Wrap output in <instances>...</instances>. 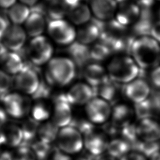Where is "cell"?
<instances>
[{
    "mask_svg": "<svg viewBox=\"0 0 160 160\" xmlns=\"http://www.w3.org/2000/svg\"><path fill=\"white\" fill-rule=\"evenodd\" d=\"M31 148L34 152L37 159L39 160L48 158L51 151L50 144L42 142L39 139L34 142Z\"/></svg>",
    "mask_w": 160,
    "mask_h": 160,
    "instance_id": "cell-38",
    "label": "cell"
},
{
    "mask_svg": "<svg viewBox=\"0 0 160 160\" xmlns=\"http://www.w3.org/2000/svg\"><path fill=\"white\" fill-rule=\"evenodd\" d=\"M96 160H116V159L111 158V156H109V155H108L106 153V154H102L100 156H97Z\"/></svg>",
    "mask_w": 160,
    "mask_h": 160,
    "instance_id": "cell-50",
    "label": "cell"
},
{
    "mask_svg": "<svg viewBox=\"0 0 160 160\" xmlns=\"http://www.w3.org/2000/svg\"><path fill=\"white\" fill-rule=\"evenodd\" d=\"M94 96V88L84 81L72 84L65 94L67 101L76 106H84Z\"/></svg>",
    "mask_w": 160,
    "mask_h": 160,
    "instance_id": "cell-13",
    "label": "cell"
},
{
    "mask_svg": "<svg viewBox=\"0 0 160 160\" xmlns=\"http://www.w3.org/2000/svg\"><path fill=\"white\" fill-rule=\"evenodd\" d=\"M135 131L138 139L146 142L160 141V124L154 117L137 119Z\"/></svg>",
    "mask_w": 160,
    "mask_h": 160,
    "instance_id": "cell-15",
    "label": "cell"
},
{
    "mask_svg": "<svg viewBox=\"0 0 160 160\" xmlns=\"http://www.w3.org/2000/svg\"><path fill=\"white\" fill-rule=\"evenodd\" d=\"M109 79L118 84L124 85L139 77L141 69L130 55H116L106 66Z\"/></svg>",
    "mask_w": 160,
    "mask_h": 160,
    "instance_id": "cell-3",
    "label": "cell"
},
{
    "mask_svg": "<svg viewBox=\"0 0 160 160\" xmlns=\"http://www.w3.org/2000/svg\"><path fill=\"white\" fill-rule=\"evenodd\" d=\"M31 12L30 8L22 3H15L8 11V16L13 24L25 22Z\"/></svg>",
    "mask_w": 160,
    "mask_h": 160,
    "instance_id": "cell-31",
    "label": "cell"
},
{
    "mask_svg": "<svg viewBox=\"0 0 160 160\" xmlns=\"http://www.w3.org/2000/svg\"><path fill=\"white\" fill-rule=\"evenodd\" d=\"M12 160H37L32 148L26 145H21L11 152Z\"/></svg>",
    "mask_w": 160,
    "mask_h": 160,
    "instance_id": "cell-37",
    "label": "cell"
},
{
    "mask_svg": "<svg viewBox=\"0 0 160 160\" xmlns=\"http://www.w3.org/2000/svg\"><path fill=\"white\" fill-rule=\"evenodd\" d=\"M89 53L91 60L100 62L107 59L111 55L112 51L108 46L99 41L89 46Z\"/></svg>",
    "mask_w": 160,
    "mask_h": 160,
    "instance_id": "cell-32",
    "label": "cell"
},
{
    "mask_svg": "<svg viewBox=\"0 0 160 160\" xmlns=\"http://www.w3.org/2000/svg\"><path fill=\"white\" fill-rule=\"evenodd\" d=\"M116 84V82L108 79L98 86L93 88L95 96L101 98L111 103V101L116 99L118 94Z\"/></svg>",
    "mask_w": 160,
    "mask_h": 160,
    "instance_id": "cell-29",
    "label": "cell"
},
{
    "mask_svg": "<svg viewBox=\"0 0 160 160\" xmlns=\"http://www.w3.org/2000/svg\"><path fill=\"white\" fill-rule=\"evenodd\" d=\"M151 85L160 90V64L152 68L149 74Z\"/></svg>",
    "mask_w": 160,
    "mask_h": 160,
    "instance_id": "cell-40",
    "label": "cell"
},
{
    "mask_svg": "<svg viewBox=\"0 0 160 160\" xmlns=\"http://www.w3.org/2000/svg\"><path fill=\"white\" fill-rule=\"evenodd\" d=\"M4 71L10 75H16L25 66L22 58L17 52H8L1 61Z\"/></svg>",
    "mask_w": 160,
    "mask_h": 160,
    "instance_id": "cell-27",
    "label": "cell"
},
{
    "mask_svg": "<svg viewBox=\"0 0 160 160\" xmlns=\"http://www.w3.org/2000/svg\"><path fill=\"white\" fill-rule=\"evenodd\" d=\"M83 76L84 81L92 88H95L109 79L106 67L100 62H91L84 66Z\"/></svg>",
    "mask_w": 160,
    "mask_h": 160,
    "instance_id": "cell-22",
    "label": "cell"
},
{
    "mask_svg": "<svg viewBox=\"0 0 160 160\" xmlns=\"http://www.w3.org/2000/svg\"><path fill=\"white\" fill-rule=\"evenodd\" d=\"M156 114H157V116L156 118V119L158 120V121L159 122L160 124V109H159L157 112H156Z\"/></svg>",
    "mask_w": 160,
    "mask_h": 160,
    "instance_id": "cell-52",
    "label": "cell"
},
{
    "mask_svg": "<svg viewBox=\"0 0 160 160\" xmlns=\"http://www.w3.org/2000/svg\"><path fill=\"white\" fill-rule=\"evenodd\" d=\"M30 113L31 118L38 122L46 121L49 116H51L52 111H50L48 106L43 101H38L31 106Z\"/></svg>",
    "mask_w": 160,
    "mask_h": 160,
    "instance_id": "cell-33",
    "label": "cell"
},
{
    "mask_svg": "<svg viewBox=\"0 0 160 160\" xmlns=\"http://www.w3.org/2000/svg\"><path fill=\"white\" fill-rule=\"evenodd\" d=\"M119 160H149V158L143 154L132 149Z\"/></svg>",
    "mask_w": 160,
    "mask_h": 160,
    "instance_id": "cell-41",
    "label": "cell"
},
{
    "mask_svg": "<svg viewBox=\"0 0 160 160\" xmlns=\"http://www.w3.org/2000/svg\"><path fill=\"white\" fill-rule=\"evenodd\" d=\"M72 119L71 105L67 101L65 94L58 97L52 108L51 121L56 126L61 128L70 125Z\"/></svg>",
    "mask_w": 160,
    "mask_h": 160,
    "instance_id": "cell-16",
    "label": "cell"
},
{
    "mask_svg": "<svg viewBox=\"0 0 160 160\" xmlns=\"http://www.w3.org/2000/svg\"><path fill=\"white\" fill-rule=\"evenodd\" d=\"M131 150V143L119 136L110 138L106 154L111 158L119 160Z\"/></svg>",
    "mask_w": 160,
    "mask_h": 160,
    "instance_id": "cell-25",
    "label": "cell"
},
{
    "mask_svg": "<svg viewBox=\"0 0 160 160\" xmlns=\"http://www.w3.org/2000/svg\"><path fill=\"white\" fill-rule=\"evenodd\" d=\"M67 16L69 22L77 26H82L91 21L92 14L89 6L82 2L68 9Z\"/></svg>",
    "mask_w": 160,
    "mask_h": 160,
    "instance_id": "cell-24",
    "label": "cell"
},
{
    "mask_svg": "<svg viewBox=\"0 0 160 160\" xmlns=\"http://www.w3.org/2000/svg\"><path fill=\"white\" fill-rule=\"evenodd\" d=\"M13 84L18 92L29 96L38 91L41 86V80L36 71L25 65L24 68L14 76Z\"/></svg>",
    "mask_w": 160,
    "mask_h": 160,
    "instance_id": "cell-10",
    "label": "cell"
},
{
    "mask_svg": "<svg viewBox=\"0 0 160 160\" xmlns=\"http://www.w3.org/2000/svg\"><path fill=\"white\" fill-rule=\"evenodd\" d=\"M2 108L8 116L14 119H21L30 113L31 102L28 96L19 92H11L2 98Z\"/></svg>",
    "mask_w": 160,
    "mask_h": 160,
    "instance_id": "cell-6",
    "label": "cell"
},
{
    "mask_svg": "<svg viewBox=\"0 0 160 160\" xmlns=\"http://www.w3.org/2000/svg\"><path fill=\"white\" fill-rule=\"evenodd\" d=\"M149 160H160V150L153 154L149 158Z\"/></svg>",
    "mask_w": 160,
    "mask_h": 160,
    "instance_id": "cell-51",
    "label": "cell"
},
{
    "mask_svg": "<svg viewBox=\"0 0 160 160\" xmlns=\"http://www.w3.org/2000/svg\"><path fill=\"white\" fill-rule=\"evenodd\" d=\"M0 141L3 146L16 148L21 146L24 135L21 126L14 123H6L0 129Z\"/></svg>",
    "mask_w": 160,
    "mask_h": 160,
    "instance_id": "cell-21",
    "label": "cell"
},
{
    "mask_svg": "<svg viewBox=\"0 0 160 160\" xmlns=\"http://www.w3.org/2000/svg\"><path fill=\"white\" fill-rule=\"evenodd\" d=\"M59 129L52 121H46L39 124L37 136L40 141L50 144L56 141Z\"/></svg>",
    "mask_w": 160,
    "mask_h": 160,
    "instance_id": "cell-30",
    "label": "cell"
},
{
    "mask_svg": "<svg viewBox=\"0 0 160 160\" xmlns=\"http://www.w3.org/2000/svg\"><path fill=\"white\" fill-rule=\"evenodd\" d=\"M55 141L58 149L69 156L78 154L84 149L83 135L72 125L59 128Z\"/></svg>",
    "mask_w": 160,
    "mask_h": 160,
    "instance_id": "cell-5",
    "label": "cell"
},
{
    "mask_svg": "<svg viewBox=\"0 0 160 160\" xmlns=\"http://www.w3.org/2000/svg\"><path fill=\"white\" fill-rule=\"evenodd\" d=\"M8 114L3 108L0 107V129L7 123Z\"/></svg>",
    "mask_w": 160,
    "mask_h": 160,
    "instance_id": "cell-45",
    "label": "cell"
},
{
    "mask_svg": "<svg viewBox=\"0 0 160 160\" xmlns=\"http://www.w3.org/2000/svg\"><path fill=\"white\" fill-rule=\"evenodd\" d=\"M31 12L24 22L26 33L32 38L41 36L46 28V11L42 6L30 8Z\"/></svg>",
    "mask_w": 160,
    "mask_h": 160,
    "instance_id": "cell-18",
    "label": "cell"
},
{
    "mask_svg": "<svg viewBox=\"0 0 160 160\" xmlns=\"http://www.w3.org/2000/svg\"><path fill=\"white\" fill-rule=\"evenodd\" d=\"M53 47L44 36L33 38L26 49L29 61L35 66H41L48 62L52 58Z\"/></svg>",
    "mask_w": 160,
    "mask_h": 160,
    "instance_id": "cell-8",
    "label": "cell"
},
{
    "mask_svg": "<svg viewBox=\"0 0 160 160\" xmlns=\"http://www.w3.org/2000/svg\"><path fill=\"white\" fill-rule=\"evenodd\" d=\"M84 149L94 156L106 153L110 138L106 131L94 128L83 135Z\"/></svg>",
    "mask_w": 160,
    "mask_h": 160,
    "instance_id": "cell-11",
    "label": "cell"
},
{
    "mask_svg": "<svg viewBox=\"0 0 160 160\" xmlns=\"http://www.w3.org/2000/svg\"><path fill=\"white\" fill-rule=\"evenodd\" d=\"M39 0H20L21 3L28 6H30L31 8L32 6H34L37 4Z\"/></svg>",
    "mask_w": 160,
    "mask_h": 160,
    "instance_id": "cell-49",
    "label": "cell"
},
{
    "mask_svg": "<svg viewBox=\"0 0 160 160\" xmlns=\"http://www.w3.org/2000/svg\"><path fill=\"white\" fill-rule=\"evenodd\" d=\"M123 86L122 91L124 96L133 104L145 101L150 97L151 84L143 78L138 77Z\"/></svg>",
    "mask_w": 160,
    "mask_h": 160,
    "instance_id": "cell-12",
    "label": "cell"
},
{
    "mask_svg": "<svg viewBox=\"0 0 160 160\" xmlns=\"http://www.w3.org/2000/svg\"><path fill=\"white\" fill-rule=\"evenodd\" d=\"M158 14H159V19H160V8L158 10Z\"/></svg>",
    "mask_w": 160,
    "mask_h": 160,
    "instance_id": "cell-54",
    "label": "cell"
},
{
    "mask_svg": "<svg viewBox=\"0 0 160 160\" xmlns=\"http://www.w3.org/2000/svg\"><path fill=\"white\" fill-rule=\"evenodd\" d=\"M112 106L104 99L94 96L84 106L86 118L93 125L99 126L110 121Z\"/></svg>",
    "mask_w": 160,
    "mask_h": 160,
    "instance_id": "cell-7",
    "label": "cell"
},
{
    "mask_svg": "<svg viewBox=\"0 0 160 160\" xmlns=\"http://www.w3.org/2000/svg\"><path fill=\"white\" fill-rule=\"evenodd\" d=\"M63 1L65 3L66 6L68 7V9L70 8H71L79 3L84 2L83 0H63Z\"/></svg>",
    "mask_w": 160,
    "mask_h": 160,
    "instance_id": "cell-47",
    "label": "cell"
},
{
    "mask_svg": "<svg viewBox=\"0 0 160 160\" xmlns=\"http://www.w3.org/2000/svg\"><path fill=\"white\" fill-rule=\"evenodd\" d=\"M8 52V51L6 46L2 44V42H0V62Z\"/></svg>",
    "mask_w": 160,
    "mask_h": 160,
    "instance_id": "cell-48",
    "label": "cell"
},
{
    "mask_svg": "<svg viewBox=\"0 0 160 160\" xmlns=\"http://www.w3.org/2000/svg\"><path fill=\"white\" fill-rule=\"evenodd\" d=\"M26 40V32L19 25H9L2 39V44L7 49L13 52H19L24 46Z\"/></svg>",
    "mask_w": 160,
    "mask_h": 160,
    "instance_id": "cell-20",
    "label": "cell"
},
{
    "mask_svg": "<svg viewBox=\"0 0 160 160\" xmlns=\"http://www.w3.org/2000/svg\"><path fill=\"white\" fill-rule=\"evenodd\" d=\"M47 29L50 37L58 44L69 46L76 40V29L64 19L49 21Z\"/></svg>",
    "mask_w": 160,
    "mask_h": 160,
    "instance_id": "cell-9",
    "label": "cell"
},
{
    "mask_svg": "<svg viewBox=\"0 0 160 160\" xmlns=\"http://www.w3.org/2000/svg\"><path fill=\"white\" fill-rule=\"evenodd\" d=\"M142 9L134 0H124L118 2L114 19L121 25L132 26L139 19Z\"/></svg>",
    "mask_w": 160,
    "mask_h": 160,
    "instance_id": "cell-14",
    "label": "cell"
},
{
    "mask_svg": "<svg viewBox=\"0 0 160 160\" xmlns=\"http://www.w3.org/2000/svg\"><path fill=\"white\" fill-rule=\"evenodd\" d=\"M9 26L8 21L0 15V41L1 40L5 31Z\"/></svg>",
    "mask_w": 160,
    "mask_h": 160,
    "instance_id": "cell-44",
    "label": "cell"
},
{
    "mask_svg": "<svg viewBox=\"0 0 160 160\" xmlns=\"http://www.w3.org/2000/svg\"><path fill=\"white\" fill-rule=\"evenodd\" d=\"M16 0H0V8L9 9L16 2Z\"/></svg>",
    "mask_w": 160,
    "mask_h": 160,
    "instance_id": "cell-46",
    "label": "cell"
},
{
    "mask_svg": "<svg viewBox=\"0 0 160 160\" xmlns=\"http://www.w3.org/2000/svg\"><path fill=\"white\" fill-rule=\"evenodd\" d=\"M154 1H159V2H160V0H154Z\"/></svg>",
    "mask_w": 160,
    "mask_h": 160,
    "instance_id": "cell-55",
    "label": "cell"
},
{
    "mask_svg": "<svg viewBox=\"0 0 160 160\" xmlns=\"http://www.w3.org/2000/svg\"><path fill=\"white\" fill-rule=\"evenodd\" d=\"M77 65L70 58L56 57L48 62L46 72L47 81L52 85L64 87L75 79Z\"/></svg>",
    "mask_w": 160,
    "mask_h": 160,
    "instance_id": "cell-4",
    "label": "cell"
},
{
    "mask_svg": "<svg viewBox=\"0 0 160 160\" xmlns=\"http://www.w3.org/2000/svg\"><path fill=\"white\" fill-rule=\"evenodd\" d=\"M129 52L141 69H152L160 64V44L151 36L135 37Z\"/></svg>",
    "mask_w": 160,
    "mask_h": 160,
    "instance_id": "cell-1",
    "label": "cell"
},
{
    "mask_svg": "<svg viewBox=\"0 0 160 160\" xmlns=\"http://www.w3.org/2000/svg\"><path fill=\"white\" fill-rule=\"evenodd\" d=\"M39 125V122H37L32 118L27 119L24 122L23 124L21 126L24 135L23 142H30L34 137L37 136Z\"/></svg>",
    "mask_w": 160,
    "mask_h": 160,
    "instance_id": "cell-36",
    "label": "cell"
},
{
    "mask_svg": "<svg viewBox=\"0 0 160 160\" xmlns=\"http://www.w3.org/2000/svg\"><path fill=\"white\" fill-rule=\"evenodd\" d=\"M134 105L136 117L138 119L154 117L152 116L154 112L156 111L154 110V105L152 102L150 101L149 98L145 101Z\"/></svg>",
    "mask_w": 160,
    "mask_h": 160,
    "instance_id": "cell-35",
    "label": "cell"
},
{
    "mask_svg": "<svg viewBox=\"0 0 160 160\" xmlns=\"http://www.w3.org/2000/svg\"><path fill=\"white\" fill-rule=\"evenodd\" d=\"M70 58L77 66H86L91 60L89 46L82 44L77 41L69 46L68 49Z\"/></svg>",
    "mask_w": 160,
    "mask_h": 160,
    "instance_id": "cell-26",
    "label": "cell"
},
{
    "mask_svg": "<svg viewBox=\"0 0 160 160\" xmlns=\"http://www.w3.org/2000/svg\"><path fill=\"white\" fill-rule=\"evenodd\" d=\"M131 148L132 150L143 154L148 158L160 150L158 142H146L138 139L131 144Z\"/></svg>",
    "mask_w": 160,
    "mask_h": 160,
    "instance_id": "cell-34",
    "label": "cell"
},
{
    "mask_svg": "<svg viewBox=\"0 0 160 160\" xmlns=\"http://www.w3.org/2000/svg\"><path fill=\"white\" fill-rule=\"evenodd\" d=\"M118 5L116 0H91L89 8L93 19L106 22L114 18Z\"/></svg>",
    "mask_w": 160,
    "mask_h": 160,
    "instance_id": "cell-19",
    "label": "cell"
},
{
    "mask_svg": "<svg viewBox=\"0 0 160 160\" xmlns=\"http://www.w3.org/2000/svg\"><path fill=\"white\" fill-rule=\"evenodd\" d=\"M100 27L98 21H92L80 26L76 30V41L82 44L89 46L93 44L99 39Z\"/></svg>",
    "mask_w": 160,
    "mask_h": 160,
    "instance_id": "cell-23",
    "label": "cell"
},
{
    "mask_svg": "<svg viewBox=\"0 0 160 160\" xmlns=\"http://www.w3.org/2000/svg\"><path fill=\"white\" fill-rule=\"evenodd\" d=\"M136 118L134 106L124 102H117L112 108L111 122L119 131L134 122Z\"/></svg>",
    "mask_w": 160,
    "mask_h": 160,
    "instance_id": "cell-17",
    "label": "cell"
},
{
    "mask_svg": "<svg viewBox=\"0 0 160 160\" xmlns=\"http://www.w3.org/2000/svg\"><path fill=\"white\" fill-rule=\"evenodd\" d=\"M48 159V160H73L71 156L61 152L58 149L51 150Z\"/></svg>",
    "mask_w": 160,
    "mask_h": 160,
    "instance_id": "cell-42",
    "label": "cell"
},
{
    "mask_svg": "<svg viewBox=\"0 0 160 160\" xmlns=\"http://www.w3.org/2000/svg\"><path fill=\"white\" fill-rule=\"evenodd\" d=\"M154 22L151 9H142L139 19L132 26L136 36H150L151 29Z\"/></svg>",
    "mask_w": 160,
    "mask_h": 160,
    "instance_id": "cell-28",
    "label": "cell"
},
{
    "mask_svg": "<svg viewBox=\"0 0 160 160\" xmlns=\"http://www.w3.org/2000/svg\"><path fill=\"white\" fill-rule=\"evenodd\" d=\"M13 84L11 75L2 69H0V94L4 95L8 92Z\"/></svg>",
    "mask_w": 160,
    "mask_h": 160,
    "instance_id": "cell-39",
    "label": "cell"
},
{
    "mask_svg": "<svg viewBox=\"0 0 160 160\" xmlns=\"http://www.w3.org/2000/svg\"><path fill=\"white\" fill-rule=\"evenodd\" d=\"M2 146H3V145H2V144L1 143V142L0 141V156L1 155L2 152H3V151H2Z\"/></svg>",
    "mask_w": 160,
    "mask_h": 160,
    "instance_id": "cell-53",
    "label": "cell"
},
{
    "mask_svg": "<svg viewBox=\"0 0 160 160\" xmlns=\"http://www.w3.org/2000/svg\"><path fill=\"white\" fill-rule=\"evenodd\" d=\"M150 36L160 44V19L154 22L151 29Z\"/></svg>",
    "mask_w": 160,
    "mask_h": 160,
    "instance_id": "cell-43",
    "label": "cell"
},
{
    "mask_svg": "<svg viewBox=\"0 0 160 160\" xmlns=\"http://www.w3.org/2000/svg\"><path fill=\"white\" fill-rule=\"evenodd\" d=\"M98 22L101 31L99 39L108 46L112 52L129 51L135 37H131L128 34V27L121 25L114 19L106 22Z\"/></svg>",
    "mask_w": 160,
    "mask_h": 160,
    "instance_id": "cell-2",
    "label": "cell"
}]
</instances>
